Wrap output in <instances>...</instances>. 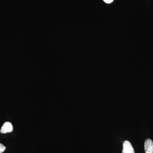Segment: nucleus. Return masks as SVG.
<instances>
[{"label":"nucleus","mask_w":153,"mask_h":153,"mask_svg":"<svg viewBox=\"0 0 153 153\" xmlns=\"http://www.w3.org/2000/svg\"><path fill=\"white\" fill-rule=\"evenodd\" d=\"M106 4H111L113 2L114 0H103Z\"/></svg>","instance_id":"nucleus-5"},{"label":"nucleus","mask_w":153,"mask_h":153,"mask_svg":"<svg viewBox=\"0 0 153 153\" xmlns=\"http://www.w3.org/2000/svg\"><path fill=\"white\" fill-rule=\"evenodd\" d=\"M145 153H153V142L152 140L147 139L144 144Z\"/></svg>","instance_id":"nucleus-3"},{"label":"nucleus","mask_w":153,"mask_h":153,"mask_svg":"<svg viewBox=\"0 0 153 153\" xmlns=\"http://www.w3.org/2000/svg\"><path fill=\"white\" fill-rule=\"evenodd\" d=\"M122 153H135L131 143L128 141L126 140L124 142Z\"/></svg>","instance_id":"nucleus-1"},{"label":"nucleus","mask_w":153,"mask_h":153,"mask_svg":"<svg viewBox=\"0 0 153 153\" xmlns=\"http://www.w3.org/2000/svg\"><path fill=\"white\" fill-rule=\"evenodd\" d=\"M6 149V147L4 146L2 144L0 143V153H2L4 152Z\"/></svg>","instance_id":"nucleus-4"},{"label":"nucleus","mask_w":153,"mask_h":153,"mask_svg":"<svg viewBox=\"0 0 153 153\" xmlns=\"http://www.w3.org/2000/svg\"><path fill=\"white\" fill-rule=\"evenodd\" d=\"M13 128L12 123L9 122H6L2 126L0 131L1 133L6 134L11 132L13 131Z\"/></svg>","instance_id":"nucleus-2"}]
</instances>
